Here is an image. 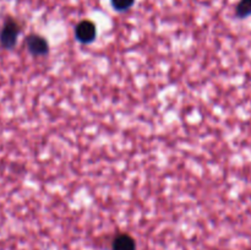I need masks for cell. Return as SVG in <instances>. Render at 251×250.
<instances>
[{
    "instance_id": "6",
    "label": "cell",
    "mask_w": 251,
    "mask_h": 250,
    "mask_svg": "<svg viewBox=\"0 0 251 250\" xmlns=\"http://www.w3.org/2000/svg\"><path fill=\"white\" fill-rule=\"evenodd\" d=\"M113 9L117 11H126L134 5L135 0H110Z\"/></svg>"
},
{
    "instance_id": "4",
    "label": "cell",
    "mask_w": 251,
    "mask_h": 250,
    "mask_svg": "<svg viewBox=\"0 0 251 250\" xmlns=\"http://www.w3.org/2000/svg\"><path fill=\"white\" fill-rule=\"evenodd\" d=\"M112 250H136V243L130 234L120 233L113 239Z\"/></svg>"
},
{
    "instance_id": "1",
    "label": "cell",
    "mask_w": 251,
    "mask_h": 250,
    "mask_svg": "<svg viewBox=\"0 0 251 250\" xmlns=\"http://www.w3.org/2000/svg\"><path fill=\"white\" fill-rule=\"evenodd\" d=\"M21 27L14 19H6L0 29V46L4 49H12L17 43Z\"/></svg>"
},
{
    "instance_id": "2",
    "label": "cell",
    "mask_w": 251,
    "mask_h": 250,
    "mask_svg": "<svg viewBox=\"0 0 251 250\" xmlns=\"http://www.w3.org/2000/svg\"><path fill=\"white\" fill-rule=\"evenodd\" d=\"M75 37L80 43L88 44L92 43L97 37V28L92 21L83 20L78 22L75 27Z\"/></svg>"
},
{
    "instance_id": "5",
    "label": "cell",
    "mask_w": 251,
    "mask_h": 250,
    "mask_svg": "<svg viewBox=\"0 0 251 250\" xmlns=\"http://www.w3.org/2000/svg\"><path fill=\"white\" fill-rule=\"evenodd\" d=\"M235 15L239 19H247L251 16V0H240L235 9Z\"/></svg>"
},
{
    "instance_id": "3",
    "label": "cell",
    "mask_w": 251,
    "mask_h": 250,
    "mask_svg": "<svg viewBox=\"0 0 251 250\" xmlns=\"http://www.w3.org/2000/svg\"><path fill=\"white\" fill-rule=\"evenodd\" d=\"M26 47L34 56H43L49 53L48 42L39 34H29L26 38Z\"/></svg>"
}]
</instances>
